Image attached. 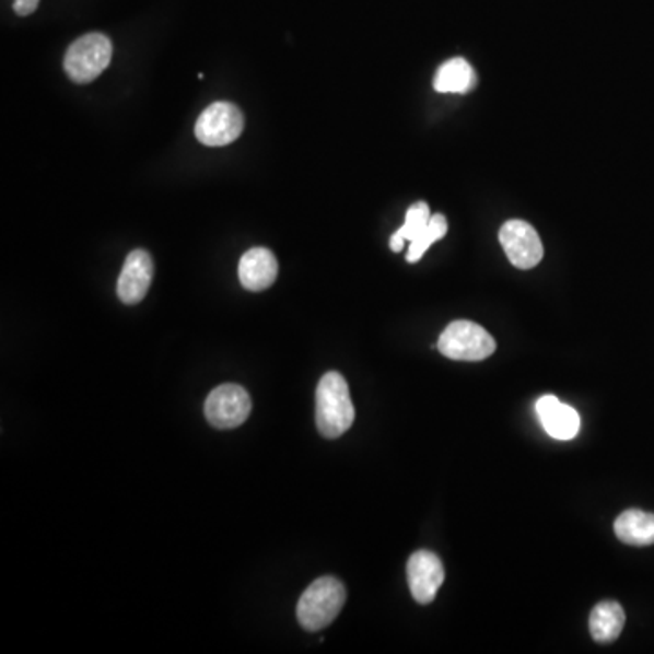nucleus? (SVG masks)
Returning <instances> with one entry per match:
<instances>
[{
	"mask_svg": "<svg viewBox=\"0 0 654 654\" xmlns=\"http://www.w3.org/2000/svg\"><path fill=\"white\" fill-rule=\"evenodd\" d=\"M354 406L349 386L337 371H329L317 387V428L326 439H338L353 425Z\"/></svg>",
	"mask_w": 654,
	"mask_h": 654,
	"instance_id": "1",
	"label": "nucleus"
},
{
	"mask_svg": "<svg viewBox=\"0 0 654 654\" xmlns=\"http://www.w3.org/2000/svg\"><path fill=\"white\" fill-rule=\"evenodd\" d=\"M346 604V587L335 576L315 580L301 596L296 617L306 631H323L342 611Z\"/></svg>",
	"mask_w": 654,
	"mask_h": 654,
	"instance_id": "2",
	"label": "nucleus"
},
{
	"mask_svg": "<svg viewBox=\"0 0 654 654\" xmlns=\"http://www.w3.org/2000/svg\"><path fill=\"white\" fill-rule=\"evenodd\" d=\"M112 57V40L104 33H87L71 44L65 57V70L71 81L87 84L103 75Z\"/></svg>",
	"mask_w": 654,
	"mask_h": 654,
	"instance_id": "3",
	"label": "nucleus"
},
{
	"mask_svg": "<svg viewBox=\"0 0 654 654\" xmlns=\"http://www.w3.org/2000/svg\"><path fill=\"white\" fill-rule=\"evenodd\" d=\"M497 342L482 326L456 320L445 327L439 338V351L451 360L480 362L494 353Z\"/></svg>",
	"mask_w": 654,
	"mask_h": 654,
	"instance_id": "4",
	"label": "nucleus"
},
{
	"mask_svg": "<svg viewBox=\"0 0 654 654\" xmlns=\"http://www.w3.org/2000/svg\"><path fill=\"white\" fill-rule=\"evenodd\" d=\"M244 131V115L235 104L215 103L202 112L195 124V135L205 145L222 148L231 144Z\"/></svg>",
	"mask_w": 654,
	"mask_h": 654,
	"instance_id": "5",
	"label": "nucleus"
},
{
	"mask_svg": "<svg viewBox=\"0 0 654 654\" xmlns=\"http://www.w3.org/2000/svg\"><path fill=\"white\" fill-rule=\"evenodd\" d=\"M252 397L244 387L224 384L210 393L206 400V419L217 430H233L252 414Z\"/></svg>",
	"mask_w": 654,
	"mask_h": 654,
	"instance_id": "6",
	"label": "nucleus"
},
{
	"mask_svg": "<svg viewBox=\"0 0 654 654\" xmlns=\"http://www.w3.org/2000/svg\"><path fill=\"white\" fill-rule=\"evenodd\" d=\"M500 244L510 262L518 269H533L544 258V246L537 230L524 220H510L500 227Z\"/></svg>",
	"mask_w": 654,
	"mask_h": 654,
	"instance_id": "7",
	"label": "nucleus"
},
{
	"mask_svg": "<svg viewBox=\"0 0 654 654\" xmlns=\"http://www.w3.org/2000/svg\"><path fill=\"white\" fill-rule=\"evenodd\" d=\"M445 571L442 560L433 551H417L408 562V584L414 600L425 606L435 600L444 584Z\"/></svg>",
	"mask_w": 654,
	"mask_h": 654,
	"instance_id": "8",
	"label": "nucleus"
},
{
	"mask_svg": "<svg viewBox=\"0 0 654 654\" xmlns=\"http://www.w3.org/2000/svg\"><path fill=\"white\" fill-rule=\"evenodd\" d=\"M153 273H155V268H153V258L150 257V253L144 249H135L129 253L120 277H118V299L128 306L144 301V296L150 291Z\"/></svg>",
	"mask_w": 654,
	"mask_h": 654,
	"instance_id": "9",
	"label": "nucleus"
},
{
	"mask_svg": "<svg viewBox=\"0 0 654 654\" xmlns=\"http://www.w3.org/2000/svg\"><path fill=\"white\" fill-rule=\"evenodd\" d=\"M279 275V262L266 247H253L244 253L238 262V279L249 291H264L271 288Z\"/></svg>",
	"mask_w": 654,
	"mask_h": 654,
	"instance_id": "10",
	"label": "nucleus"
},
{
	"mask_svg": "<svg viewBox=\"0 0 654 654\" xmlns=\"http://www.w3.org/2000/svg\"><path fill=\"white\" fill-rule=\"evenodd\" d=\"M538 419L542 422L547 435L557 440H573L579 435L580 417L571 408L552 395H546L537 402Z\"/></svg>",
	"mask_w": 654,
	"mask_h": 654,
	"instance_id": "11",
	"label": "nucleus"
},
{
	"mask_svg": "<svg viewBox=\"0 0 654 654\" xmlns=\"http://www.w3.org/2000/svg\"><path fill=\"white\" fill-rule=\"evenodd\" d=\"M618 540L628 546H653L654 515L640 510L623 511L615 522Z\"/></svg>",
	"mask_w": 654,
	"mask_h": 654,
	"instance_id": "12",
	"label": "nucleus"
},
{
	"mask_svg": "<svg viewBox=\"0 0 654 654\" xmlns=\"http://www.w3.org/2000/svg\"><path fill=\"white\" fill-rule=\"evenodd\" d=\"M623 626H626V611L617 602H600L591 611V637L600 644L615 642L622 633Z\"/></svg>",
	"mask_w": 654,
	"mask_h": 654,
	"instance_id": "13",
	"label": "nucleus"
},
{
	"mask_svg": "<svg viewBox=\"0 0 654 654\" xmlns=\"http://www.w3.org/2000/svg\"><path fill=\"white\" fill-rule=\"evenodd\" d=\"M433 86L439 93H467L477 86V75L466 59H451L440 66Z\"/></svg>",
	"mask_w": 654,
	"mask_h": 654,
	"instance_id": "14",
	"label": "nucleus"
},
{
	"mask_svg": "<svg viewBox=\"0 0 654 654\" xmlns=\"http://www.w3.org/2000/svg\"><path fill=\"white\" fill-rule=\"evenodd\" d=\"M431 217L433 215H431L430 206L425 202H417V205L411 206L408 213H406V222H404L402 227L392 235L389 246H392L393 252L400 253L404 249V242H413L428 227Z\"/></svg>",
	"mask_w": 654,
	"mask_h": 654,
	"instance_id": "15",
	"label": "nucleus"
},
{
	"mask_svg": "<svg viewBox=\"0 0 654 654\" xmlns=\"http://www.w3.org/2000/svg\"><path fill=\"white\" fill-rule=\"evenodd\" d=\"M445 233H447V220H445V217L440 215V213L431 217L428 227L411 242L408 255H406L408 262H419L420 258L424 257V253L428 252V247H430L431 244H435V242L442 241Z\"/></svg>",
	"mask_w": 654,
	"mask_h": 654,
	"instance_id": "16",
	"label": "nucleus"
},
{
	"mask_svg": "<svg viewBox=\"0 0 654 654\" xmlns=\"http://www.w3.org/2000/svg\"><path fill=\"white\" fill-rule=\"evenodd\" d=\"M38 2L40 0H15L13 2V10H15L16 15H32L33 11L37 10Z\"/></svg>",
	"mask_w": 654,
	"mask_h": 654,
	"instance_id": "17",
	"label": "nucleus"
}]
</instances>
